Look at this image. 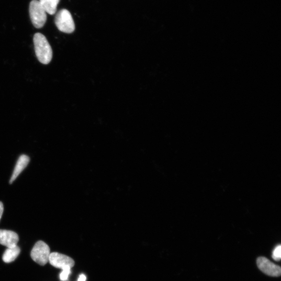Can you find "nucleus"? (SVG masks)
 <instances>
[{
	"instance_id": "9b49d317",
	"label": "nucleus",
	"mask_w": 281,
	"mask_h": 281,
	"mask_svg": "<svg viewBox=\"0 0 281 281\" xmlns=\"http://www.w3.org/2000/svg\"><path fill=\"white\" fill-rule=\"evenodd\" d=\"M71 268L69 267H66L62 269V272L60 276V280L65 281L68 280L69 276L71 273Z\"/></svg>"
},
{
	"instance_id": "39448f33",
	"label": "nucleus",
	"mask_w": 281,
	"mask_h": 281,
	"mask_svg": "<svg viewBox=\"0 0 281 281\" xmlns=\"http://www.w3.org/2000/svg\"><path fill=\"white\" fill-rule=\"evenodd\" d=\"M258 267L264 274L269 276L278 277L281 274V268L275 263L270 261L267 258L260 257L257 260Z\"/></svg>"
},
{
	"instance_id": "f03ea898",
	"label": "nucleus",
	"mask_w": 281,
	"mask_h": 281,
	"mask_svg": "<svg viewBox=\"0 0 281 281\" xmlns=\"http://www.w3.org/2000/svg\"><path fill=\"white\" fill-rule=\"evenodd\" d=\"M55 23L58 29L62 33H73L75 25L71 14L66 9L60 10L55 18Z\"/></svg>"
},
{
	"instance_id": "f257e3e1",
	"label": "nucleus",
	"mask_w": 281,
	"mask_h": 281,
	"mask_svg": "<svg viewBox=\"0 0 281 281\" xmlns=\"http://www.w3.org/2000/svg\"><path fill=\"white\" fill-rule=\"evenodd\" d=\"M35 50L38 60L41 63H50L53 58V51L46 37L40 33H37L34 37Z\"/></svg>"
},
{
	"instance_id": "ddd939ff",
	"label": "nucleus",
	"mask_w": 281,
	"mask_h": 281,
	"mask_svg": "<svg viewBox=\"0 0 281 281\" xmlns=\"http://www.w3.org/2000/svg\"><path fill=\"white\" fill-rule=\"evenodd\" d=\"M4 210V207L3 203L1 201H0V221H1V219L2 218Z\"/></svg>"
},
{
	"instance_id": "9d476101",
	"label": "nucleus",
	"mask_w": 281,
	"mask_h": 281,
	"mask_svg": "<svg viewBox=\"0 0 281 281\" xmlns=\"http://www.w3.org/2000/svg\"><path fill=\"white\" fill-rule=\"evenodd\" d=\"M60 0H39L46 13L53 15L56 13L57 6Z\"/></svg>"
},
{
	"instance_id": "f8f14e48",
	"label": "nucleus",
	"mask_w": 281,
	"mask_h": 281,
	"mask_svg": "<svg viewBox=\"0 0 281 281\" xmlns=\"http://www.w3.org/2000/svg\"><path fill=\"white\" fill-rule=\"evenodd\" d=\"M281 245H278L274 250H273L272 253V259L276 261H280L281 256Z\"/></svg>"
},
{
	"instance_id": "4468645a",
	"label": "nucleus",
	"mask_w": 281,
	"mask_h": 281,
	"mask_svg": "<svg viewBox=\"0 0 281 281\" xmlns=\"http://www.w3.org/2000/svg\"><path fill=\"white\" fill-rule=\"evenodd\" d=\"M86 281V277L84 275H81L80 276L79 279H78V281Z\"/></svg>"
},
{
	"instance_id": "20e7f679",
	"label": "nucleus",
	"mask_w": 281,
	"mask_h": 281,
	"mask_svg": "<svg viewBox=\"0 0 281 281\" xmlns=\"http://www.w3.org/2000/svg\"><path fill=\"white\" fill-rule=\"evenodd\" d=\"M50 254L49 246L44 241H39L31 251V257L38 264L44 265L48 262Z\"/></svg>"
},
{
	"instance_id": "1a4fd4ad",
	"label": "nucleus",
	"mask_w": 281,
	"mask_h": 281,
	"mask_svg": "<svg viewBox=\"0 0 281 281\" xmlns=\"http://www.w3.org/2000/svg\"><path fill=\"white\" fill-rule=\"evenodd\" d=\"M20 253V249L18 245L7 248L3 255V261L6 263L12 262L17 259Z\"/></svg>"
},
{
	"instance_id": "6e6552de",
	"label": "nucleus",
	"mask_w": 281,
	"mask_h": 281,
	"mask_svg": "<svg viewBox=\"0 0 281 281\" xmlns=\"http://www.w3.org/2000/svg\"><path fill=\"white\" fill-rule=\"evenodd\" d=\"M30 161V158L26 155H22L19 159L16 165L13 174L10 179V183L12 184L21 172L27 166Z\"/></svg>"
},
{
	"instance_id": "7ed1b4c3",
	"label": "nucleus",
	"mask_w": 281,
	"mask_h": 281,
	"mask_svg": "<svg viewBox=\"0 0 281 281\" xmlns=\"http://www.w3.org/2000/svg\"><path fill=\"white\" fill-rule=\"evenodd\" d=\"M46 12L40 2L37 0H33L29 5V15L33 25L36 28H41L46 21Z\"/></svg>"
},
{
	"instance_id": "0eeeda50",
	"label": "nucleus",
	"mask_w": 281,
	"mask_h": 281,
	"mask_svg": "<svg viewBox=\"0 0 281 281\" xmlns=\"http://www.w3.org/2000/svg\"><path fill=\"white\" fill-rule=\"evenodd\" d=\"M19 241L18 234L15 232L0 230V244L11 248L17 246Z\"/></svg>"
},
{
	"instance_id": "423d86ee",
	"label": "nucleus",
	"mask_w": 281,
	"mask_h": 281,
	"mask_svg": "<svg viewBox=\"0 0 281 281\" xmlns=\"http://www.w3.org/2000/svg\"><path fill=\"white\" fill-rule=\"evenodd\" d=\"M49 261L52 266L61 269L66 267L73 268L75 265V261L72 258L57 252L50 254Z\"/></svg>"
}]
</instances>
